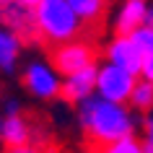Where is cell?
<instances>
[{
    "label": "cell",
    "mask_w": 153,
    "mask_h": 153,
    "mask_svg": "<svg viewBox=\"0 0 153 153\" xmlns=\"http://www.w3.org/2000/svg\"><path fill=\"white\" fill-rule=\"evenodd\" d=\"M78 122L86 135L88 153H99L112 143L135 135V117L125 104H112L101 96H91L78 106Z\"/></svg>",
    "instance_id": "1"
},
{
    "label": "cell",
    "mask_w": 153,
    "mask_h": 153,
    "mask_svg": "<svg viewBox=\"0 0 153 153\" xmlns=\"http://www.w3.org/2000/svg\"><path fill=\"white\" fill-rule=\"evenodd\" d=\"M36 26L39 39L47 44H68L86 34L81 18L73 13L70 0H36Z\"/></svg>",
    "instance_id": "2"
},
{
    "label": "cell",
    "mask_w": 153,
    "mask_h": 153,
    "mask_svg": "<svg viewBox=\"0 0 153 153\" xmlns=\"http://www.w3.org/2000/svg\"><path fill=\"white\" fill-rule=\"evenodd\" d=\"M0 29H8L21 42H36V0H0Z\"/></svg>",
    "instance_id": "3"
},
{
    "label": "cell",
    "mask_w": 153,
    "mask_h": 153,
    "mask_svg": "<svg viewBox=\"0 0 153 153\" xmlns=\"http://www.w3.org/2000/svg\"><path fill=\"white\" fill-rule=\"evenodd\" d=\"M49 57H52V68H55L57 75L70 78L75 73L96 68L99 49L86 39H75V42H68V44H60V47H52Z\"/></svg>",
    "instance_id": "4"
},
{
    "label": "cell",
    "mask_w": 153,
    "mask_h": 153,
    "mask_svg": "<svg viewBox=\"0 0 153 153\" xmlns=\"http://www.w3.org/2000/svg\"><path fill=\"white\" fill-rule=\"evenodd\" d=\"M135 83H137V78L132 73L106 62V65L99 68V78H96V91L99 94L96 96L106 99V101H112V104H125V101H130V96H132Z\"/></svg>",
    "instance_id": "5"
},
{
    "label": "cell",
    "mask_w": 153,
    "mask_h": 153,
    "mask_svg": "<svg viewBox=\"0 0 153 153\" xmlns=\"http://www.w3.org/2000/svg\"><path fill=\"white\" fill-rule=\"evenodd\" d=\"M24 86L31 91L36 99H55L60 96L62 81L55 73V68L47 62H31L24 70Z\"/></svg>",
    "instance_id": "6"
},
{
    "label": "cell",
    "mask_w": 153,
    "mask_h": 153,
    "mask_svg": "<svg viewBox=\"0 0 153 153\" xmlns=\"http://www.w3.org/2000/svg\"><path fill=\"white\" fill-rule=\"evenodd\" d=\"M106 55V62L109 65H117V68H122V70L132 73V75H137V73L143 70V52L137 49V44L132 42V36H114L109 44H106L104 49Z\"/></svg>",
    "instance_id": "7"
},
{
    "label": "cell",
    "mask_w": 153,
    "mask_h": 153,
    "mask_svg": "<svg viewBox=\"0 0 153 153\" xmlns=\"http://www.w3.org/2000/svg\"><path fill=\"white\" fill-rule=\"evenodd\" d=\"M96 78H99V68H88L83 73H75L70 78L62 81V88H60V96L68 101V104H78L88 101L96 91Z\"/></svg>",
    "instance_id": "8"
},
{
    "label": "cell",
    "mask_w": 153,
    "mask_h": 153,
    "mask_svg": "<svg viewBox=\"0 0 153 153\" xmlns=\"http://www.w3.org/2000/svg\"><path fill=\"white\" fill-rule=\"evenodd\" d=\"M145 16H148V3H143V0L122 3L117 8V13H114V31H117V36H132L137 29L145 26Z\"/></svg>",
    "instance_id": "9"
},
{
    "label": "cell",
    "mask_w": 153,
    "mask_h": 153,
    "mask_svg": "<svg viewBox=\"0 0 153 153\" xmlns=\"http://www.w3.org/2000/svg\"><path fill=\"white\" fill-rule=\"evenodd\" d=\"M0 140H3V145L10 153L21 151V148H29L31 145V127H29L26 117H21V114L5 117L3 125H0Z\"/></svg>",
    "instance_id": "10"
},
{
    "label": "cell",
    "mask_w": 153,
    "mask_h": 153,
    "mask_svg": "<svg viewBox=\"0 0 153 153\" xmlns=\"http://www.w3.org/2000/svg\"><path fill=\"white\" fill-rule=\"evenodd\" d=\"M70 8L75 16L81 18L86 34L88 31L96 34L101 29L104 16H106V3H101V0H70Z\"/></svg>",
    "instance_id": "11"
},
{
    "label": "cell",
    "mask_w": 153,
    "mask_h": 153,
    "mask_svg": "<svg viewBox=\"0 0 153 153\" xmlns=\"http://www.w3.org/2000/svg\"><path fill=\"white\" fill-rule=\"evenodd\" d=\"M21 47H24V42L16 34H10L8 29H0V70L10 73L16 68L18 57H21Z\"/></svg>",
    "instance_id": "12"
},
{
    "label": "cell",
    "mask_w": 153,
    "mask_h": 153,
    "mask_svg": "<svg viewBox=\"0 0 153 153\" xmlns=\"http://www.w3.org/2000/svg\"><path fill=\"white\" fill-rule=\"evenodd\" d=\"M130 104L140 109V112H151L153 109V86L148 81H140L135 83V91H132V96H130Z\"/></svg>",
    "instance_id": "13"
},
{
    "label": "cell",
    "mask_w": 153,
    "mask_h": 153,
    "mask_svg": "<svg viewBox=\"0 0 153 153\" xmlns=\"http://www.w3.org/2000/svg\"><path fill=\"white\" fill-rule=\"evenodd\" d=\"M99 153H148V148L143 145V140H137L132 135V137L120 140V143H112V145H106V148H101Z\"/></svg>",
    "instance_id": "14"
},
{
    "label": "cell",
    "mask_w": 153,
    "mask_h": 153,
    "mask_svg": "<svg viewBox=\"0 0 153 153\" xmlns=\"http://www.w3.org/2000/svg\"><path fill=\"white\" fill-rule=\"evenodd\" d=\"M132 42L137 44V49L143 52V57H151L153 55V29L151 26H143L132 34Z\"/></svg>",
    "instance_id": "15"
},
{
    "label": "cell",
    "mask_w": 153,
    "mask_h": 153,
    "mask_svg": "<svg viewBox=\"0 0 153 153\" xmlns=\"http://www.w3.org/2000/svg\"><path fill=\"white\" fill-rule=\"evenodd\" d=\"M143 145L148 151H153V109L145 112L143 117Z\"/></svg>",
    "instance_id": "16"
},
{
    "label": "cell",
    "mask_w": 153,
    "mask_h": 153,
    "mask_svg": "<svg viewBox=\"0 0 153 153\" xmlns=\"http://www.w3.org/2000/svg\"><path fill=\"white\" fill-rule=\"evenodd\" d=\"M140 78H143V81H148V83L153 86V55L143 60V70H140Z\"/></svg>",
    "instance_id": "17"
},
{
    "label": "cell",
    "mask_w": 153,
    "mask_h": 153,
    "mask_svg": "<svg viewBox=\"0 0 153 153\" xmlns=\"http://www.w3.org/2000/svg\"><path fill=\"white\" fill-rule=\"evenodd\" d=\"M13 153H47V148H34V145H29V148H21V151H13Z\"/></svg>",
    "instance_id": "18"
},
{
    "label": "cell",
    "mask_w": 153,
    "mask_h": 153,
    "mask_svg": "<svg viewBox=\"0 0 153 153\" xmlns=\"http://www.w3.org/2000/svg\"><path fill=\"white\" fill-rule=\"evenodd\" d=\"M145 26H151V29H153V3L148 5V16H145Z\"/></svg>",
    "instance_id": "19"
},
{
    "label": "cell",
    "mask_w": 153,
    "mask_h": 153,
    "mask_svg": "<svg viewBox=\"0 0 153 153\" xmlns=\"http://www.w3.org/2000/svg\"><path fill=\"white\" fill-rule=\"evenodd\" d=\"M0 125H3V120H0Z\"/></svg>",
    "instance_id": "20"
}]
</instances>
